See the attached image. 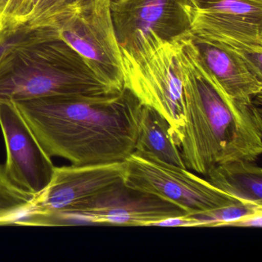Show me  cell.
<instances>
[{
	"label": "cell",
	"instance_id": "cell-1",
	"mask_svg": "<svg viewBox=\"0 0 262 262\" xmlns=\"http://www.w3.org/2000/svg\"><path fill=\"white\" fill-rule=\"evenodd\" d=\"M183 83L184 125L176 139L187 169L206 176L220 164L256 162L262 152L261 110L231 98L208 70L189 31L174 39Z\"/></svg>",
	"mask_w": 262,
	"mask_h": 262
},
{
	"label": "cell",
	"instance_id": "cell-2",
	"mask_svg": "<svg viewBox=\"0 0 262 262\" xmlns=\"http://www.w3.org/2000/svg\"><path fill=\"white\" fill-rule=\"evenodd\" d=\"M13 103L50 157L101 165L123 162L135 151L143 105L125 87L102 96Z\"/></svg>",
	"mask_w": 262,
	"mask_h": 262
},
{
	"label": "cell",
	"instance_id": "cell-3",
	"mask_svg": "<svg viewBox=\"0 0 262 262\" xmlns=\"http://www.w3.org/2000/svg\"><path fill=\"white\" fill-rule=\"evenodd\" d=\"M119 91L95 74L80 55L42 28L0 57V103L53 96H97Z\"/></svg>",
	"mask_w": 262,
	"mask_h": 262
},
{
	"label": "cell",
	"instance_id": "cell-4",
	"mask_svg": "<svg viewBox=\"0 0 262 262\" xmlns=\"http://www.w3.org/2000/svg\"><path fill=\"white\" fill-rule=\"evenodd\" d=\"M49 27L82 56L105 85L114 90L124 88L111 0H85L68 6Z\"/></svg>",
	"mask_w": 262,
	"mask_h": 262
},
{
	"label": "cell",
	"instance_id": "cell-5",
	"mask_svg": "<svg viewBox=\"0 0 262 262\" xmlns=\"http://www.w3.org/2000/svg\"><path fill=\"white\" fill-rule=\"evenodd\" d=\"M121 55L124 87L165 119L176 142L184 125L185 101L174 39L138 54L121 50Z\"/></svg>",
	"mask_w": 262,
	"mask_h": 262
},
{
	"label": "cell",
	"instance_id": "cell-6",
	"mask_svg": "<svg viewBox=\"0 0 262 262\" xmlns=\"http://www.w3.org/2000/svg\"><path fill=\"white\" fill-rule=\"evenodd\" d=\"M123 162L122 180L127 186L157 196L186 214L240 202L190 170L162 162L151 155L133 151Z\"/></svg>",
	"mask_w": 262,
	"mask_h": 262
},
{
	"label": "cell",
	"instance_id": "cell-7",
	"mask_svg": "<svg viewBox=\"0 0 262 262\" xmlns=\"http://www.w3.org/2000/svg\"><path fill=\"white\" fill-rule=\"evenodd\" d=\"M188 0H114L111 12L121 50L138 54L189 31Z\"/></svg>",
	"mask_w": 262,
	"mask_h": 262
},
{
	"label": "cell",
	"instance_id": "cell-8",
	"mask_svg": "<svg viewBox=\"0 0 262 262\" xmlns=\"http://www.w3.org/2000/svg\"><path fill=\"white\" fill-rule=\"evenodd\" d=\"M186 214L179 207L157 196L127 186L122 179L67 211L45 225L83 222L119 226H155L171 217Z\"/></svg>",
	"mask_w": 262,
	"mask_h": 262
},
{
	"label": "cell",
	"instance_id": "cell-9",
	"mask_svg": "<svg viewBox=\"0 0 262 262\" xmlns=\"http://www.w3.org/2000/svg\"><path fill=\"white\" fill-rule=\"evenodd\" d=\"M189 33L234 50L262 53V0H208L192 7Z\"/></svg>",
	"mask_w": 262,
	"mask_h": 262
},
{
	"label": "cell",
	"instance_id": "cell-10",
	"mask_svg": "<svg viewBox=\"0 0 262 262\" xmlns=\"http://www.w3.org/2000/svg\"><path fill=\"white\" fill-rule=\"evenodd\" d=\"M124 162L56 167L48 186L35 196L33 207L21 225H45L53 216L122 179Z\"/></svg>",
	"mask_w": 262,
	"mask_h": 262
},
{
	"label": "cell",
	"instance_id": "cell-11",
	"mask_svg": "<svg viewBox=\"0 0 262 262\" xmlns=\"http://www.w3.org/2000/svg\"><path fill=\"white\" fill-rule=\"evenodd\" d=\"M0 127L7 150L8 179L36 196L51 182L56 166L13 102L0 103Z\"/></svg>",
	"mask_w": 262,
	"mask_h": 262
},
{
	"label": "cell",
	"instance_id": "cell-12",
	"mask_svg": "<svg viewBox=\"0 0 262 262\" xmlns=\"http://www.w3.org/2000/svg\"><path fill=\"white\" fill-rule=\"evenodd\" d=\"M192 39L205 67L227 94L245 104L254 103L261 97L262 53Z\"/></svg>",
	"mask_w": 262,
	"mask_h": 262
},
{
	"label": "cell",
	"instance_id": "cell-13",
	"mask_svg": "<svg viewBox=\"0 0 262 262\" xmlns=\"http://www.w3.org/2000/svg\"><path fill=\"white\" fill-rule=\"evenodd\" d=\"M206 177L211 185L228 195L262 206V169L255 162L239 159L220 164Z\"/></svg>",
	"mask_w": 262,
	"mask_h": 262
},
{
	"label": "cell",
	"instance_id": "cell-14",
	"mask_svg": "<svg viewBox=\"0 0 262 262\" xmlns=\"http://www.w3.org/2000/svg\"><path fill=\"white\" fill-rule=\"evenodd\" d=\"M134 151L151 155L162 162L186 168L169 124L156 110L146 105H142Z\"/></svg>",
	"mask_w": 262,
	"mask_h": 262
},
{
	"label": "cell",
	"instance_id": "cell-15",
	"mask_svg": "<svg viewBox=\"0 0 262 262\" xmlns=\"http://www.w3.org/2000/svg\"><path fill=\"white\" fill-rule=\"evenodd\" d=\"M262 213V206L238 202L209 211L189 214L200 227H225L228 223Z\"/></svg>",
	"mask_w": 262,
	"mask_h": 262
},
{
	"label": "cell",
	"instance_id": "cell-16",
	"mask_svg": "<svg viewBox=\"0 0 262 262\" xmlns=\"http://www.w3.org/2000/svg\"><path fill=\"white\" fill-rule=\"evenodd\" d=\"M69 5V0H33L27 27L32 30L47 28Z\"/></svg>",
	"mask_w": 262,
	"mask_h": 262
},
{
	"label": "cell",
	"instance_id": "cell-17",
	"mask_svg": "<svg viewBox=\"0 0 262 262\" xmlns=\"http://www.w3.org/2000/svg\"><path fill=\"white\" fill-rule=\"evenodd\" d=\"M33 0H0V19L7 30H18L27 25Z\"/></svg>",
	"mask_w": 262,
	"mask_h": 262
},
{
	"label": "cell",
	"instance_id": "cell-18",
	"mask_svg": "<svg viewBox=\"0 0 262 262\" xmlns=\"http://www.w3.org/2000/svg\"><path fill=\"white\" fill-rule=\"evenodd\" d=\"M37 31L38 30H32V29L27 27V26H24V27H21L19 30H16L14 33H12L4 42L0 43V57L6 52L10 50L12 47L34 36L37 33Z\"/></svg>",
	"mask_w": 262,
	"mask_h": 262
},
{
	"label": "cell",
	"instance_id": "cell-19",
	"mask_svg": "<svg viewBox=\"0 0 262 262\" xmlns=\"http://www.w3.org/2000/svg\"><path fill=\"white\" fill-rule=\"evenodd\" d=\"M155 226L162 227H200L199 222L189 214L171 217L156 224Z\"/></svg>",
	"mask_w": 262,
	"mask_h": 262
},
{
	"label": "cell",
	"instance_id": "cell-20",
	"mask_svg": "<svg viewBox=\"0 0 262 262\" xmlns=\"http://www.w3.org/2000/svg\"><path fill=\"white\" fill-rule=\"evenodd\" d=\"M262 225V213L253 214L237 221L228 223L225 227H244V228H260Z\"/></svg>",
	"mask_w": 262,
	"mask_h": 262
},
{
	"label": "cell",
	"instance_id": "cell-21",
	"mask_svg": "<svg viewBox=\"0 0 262 262\" xmlns=\"http://www.w3.org/2000/svg\"><path fill=\"white\" fill-rule=\"evenodd\" d=\"M18 30H19V29H18ZM16 30H7V29L4 27V24H3L2 21H1V19H0V43L4 42L7 37H9L12 33H14Z\"/></svg>",
	"mask_w": 262,
	"mask_h": 262
},
{
	"label": "cell",
	"instance_id": "cell-22",
	"mask_svg": "<svg viewBox=\"0 0 262 262\" xmlns=\"http://www.w3.org/2000/svg\"><path fill=\"white\" fill-rule=\"evenodd\" d=\"M208 0H188V2L191 4V7H197V6L201 5L204 3L207 2Z\"/></svg>",
	"mask_w": 262,
	"mask_h": 262
},
{
	"label": "cell",
	"instance_id": "cell-23",
	"mask_svg": "<svg viewBox=\"0 0 262 262\" xmlns=\"http://www.w3.org/2000/svg\"><path fill=\"white\" fill-rule=\"evenodd\" d=\"M85 0H69V5H72V4H78V3L83 2ZM112 1H114V0H111Z\"/></svg>",
	"mask_w": 262,
	"mask_h": 262
}]
</instances>
